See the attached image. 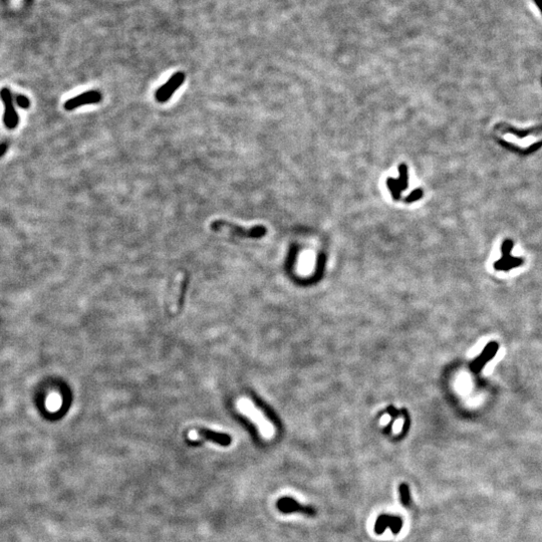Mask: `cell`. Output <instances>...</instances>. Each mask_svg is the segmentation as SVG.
Returning <instances> with one entry per match:
<instances>
[{"instance_id": "3", "label": "cell", "mask_w": 542, "mask_h": 542, "mask_svg": "<svg viewBox=\"0 0 542 542\" xmlns=\"http://www.w3.org/2000/svg\"><path fill=\"white\" fill-rule=\"evenodd\" d=\"M210 228L214 232L225 231L240 238H261L267 232L266 228L261 225H257L252 228H244L222 219L214 220L210 224Z\"/></svg>"}, {"instance_id": "6", "label": "cell", "mask_w": 542, "mask_h": 542, "mask_svg": "<svg viewBox=\"0 0 542 542\" xmlns=\"http://www.w3.org/2000/svg\"><path fill=\"white\" fill-rule=\"evenodd\" d=\"M0 98L4 105V113H3V124L4 126L9 129H15L18 125V115L15 111L13 101H12V94L10 90L6 88L0 90Z\"/></svg>"}, {"instance_id": "16", "label": "cell", "mask_w": 542, "mask_h": 542, "mask_svg": "<svg viewBox=\"0 0 542 542\" xmlns=\"http://www.w3.org/2000/svg\"><path fill=\"white\" fill-rule=\"evenodd\" d=\"M16 103L22 109H29L30 106V100L27 96H24V95H17L16 96Z\"/></svg>"}, {"instance_id": "5", "label": "cell", "mask_w": 542, "mask_h": 542, "mask_svg": "<svg viewBox=\"0 0 542 542\" xmlns=\"http://www.w3.org/2000/svg\"><path fill=\"white\" fill-rule=\"evenodd\" d=\"M102 100H103L102 92H100L98 90H91L85 91L81 94H78L76 96L69 98V100H67L64 103L63 108L66 111H73V110H76V109H78L80 107H83V106L100 104L102 102Z\"/></svg>"}, {"instance_id": "2", "label": "cell", "mask_w": 542, "mask_h": 542, "mask_svg": "<svg viewBox=\"0 0 542 542\" xmlns=\"http://www.w3.org/2000/svg\"><path fill=\"white\" fill-rule=\"evenodd\" d=\"M238 410L248 417L250 420L258 427L260 434L265 439L272 438L274 435V427L271 424L265 416L254 406V404L246 398H242L237 403Z\"/></svg>"}, {"instance_id": "17", "label": "cell", "mask_w": 542, "mask_h": 542, "mask_svg": "<svg viewBox=\"0 0 542 542\" xmlns=\"http://www.w3.org/2000/svg\"><path fill=\"white\" fill-rule=\"evenodd\" d=\"M403 426H404V419L400 418V419H398V420L395 422V424H393V426H392L393 434L401 433Z\"/></svg>"}, {"instance_id": "8", "label": "cell", "mask_w": 542, "mask_h": 542, "mask_svg": "<svg viewBox=\"0 0 542 542\" xmlns=\"http://www.w3.org/2000/svg\"><path fill=\"white\" fill-rule=\"evenodd\" d=\"M189 439L192 441L197 440H208L221 446H228L231 443V437L227 434L213 432L207 429H200L196 431H191L188 435Z\"/></svg>"}, {"instance_id": "4", "label": "cell", "mask_w": 542, "mask_h": 542, "mask_svg": "<svg viewBox=\"0 0 542 542\" xmlns=\"http://www.w3.org/2000/svg\"><path fill=\"white\" fill-rule=\"evenodd\" d=\"M185 78L186 76L184 72H176L175 75L169 79L167 83H165L155 91V100L160 104L167 103L173 96L176 90L184 84Z\"/></svg>"}, {"instance_id": "13", "label": "cell", "mask_w": 542, "mask_h": 542, "mask_svg": "<svg viewBox=\"0 0 542 542\" xmlns=\"http://www.w3.org/2000/svg\"><path fill=\"white\" fill-rule=\"evenodd\" d=\"M399 171H400V178L398 179L399 183H400V187H401V190L402 191H405L407 190L408 188V185H409V175H408V167L406 164H401L400 167H399Z\"/></svg>"}, {"instance_id": "14", "label": "cell", "mask_w": 542, "mask_h": 542, "mask_svg": "<svg viewBox=\"0 0 542 542\" xmlns=\"http://www.w3.org/2000/svg\"><path fill=\"white\" fill-rule=\"evenodd\" d=\"M400 494H401L400 496H401V501H402L403 505L408 506L409 502H410V491H409V487H408L407 484H401Z\"/></svg>"}, {"instance_id": "7", "label": "cell", "mask_w": 542, "mask_h": 542, "mask_svg": "<svg viewBox=\"0 0 542 542\" xmlns=\"http://www.w3.org/2000/svg\"><path fill=\"white\" fill-rule=\"evenodd\" d=\"M512 249H513V242L511 240L504 241V243L501 246L502 257L498 259L494 264V267L496 270L508 271L514 267H518L522 265L523 259L513 257L511 255Z\"/></svg>"}, {"instance_id": "20", "label": "cell", "mask_w": 542, "mask_h": 542, "mask_svg": "<svg viewBox=\"0 0 542 542\" xmlns=\"http://www.w3.org/2000/svg\"><path fill=\"white\" fill-rule=\"evenodd\" d=\"M534 1H535L537 7L540 9V11L542 13V0H534Z\"/></svg>"}, {"instance_id": "10", "label": "cell", "mask_w": 542, "mask_h": 542, "mask_svg": "<svg viewBox=\"0 0 542 542\" xmlns=\"http://www.w3.org/2000/svg\"><path fill=\"white\" fill-rule=\"evenodd\" d=\"M403 521L399 517H393L389 515H382L379 517V519L376 522L375 531L377 534H382L386 528L391 527L392 533H399L402 529Z\"/></svg>"}, {"instance_id": "12", "label": "cell", "mask_w": 542, "mask_h": 542, "mask_svg": "<svg viewBox=\"0 0 542 542\" xmlns=\"http://www.w3.org/2000/svg\"><path fill=\"white\" fill-rule=\"evenodd\" d=\"M387 186L388 188L390 189L391 193V196L392 198L395 200H399L401 198V187H400V183L398 181V179H392V178H388L387 180Z\"/></svg>"}, {"instance_id": "21", "label": "cell", "mask_w": 542, "mask_h": 542, "mask_svg": "<svg viewBox=\"0 0 542 542\" xmlns=\"http://www.w3.org/2000/svg\"><path fill=\"white\" fill-rule=\"evenodd\" d=\"M15 1H16V2H20V1H22V0H15Z\"/></svg>"}, {"instance_id": "11", "label": "cell", "mask_w": 542, "mask_h": 542, "mask_svg": "<svg viewBox=\"0 0 542 542\" xmlns=\"http://www.w3.org/2000/svg\"><path fill=\"white\" fill-rule=\"evenodd\" d=\"M277 508L283 512V513H292V512H300L306 515H314L315 510L308 506L301 505L298 501H295L291 498H282L277 502Z\"/></svg>"}, {"instance_id": "18", "label": "cell", "mask_w": 542, "mask_h": 542, "mask_svg": "<svg viewBox=\"0 0 542 542\" xmlns=\"http://www.w3.org/2000/svg\"><path fill=\"white\" fill-rule=\"evenodd\" d=\"M7 149H8L7 142H3L0 144V158H1L3 155H5V153L7 152Z\"/></svg>"}, {"instance_id": "1", "label": "cell", "mask_w": 542, "mask_h": 542, "mask_svg": "<svg viewBox=\"0 0 542 542\" xmlns=\"http://www.w3.org/2000/svg\"><path fill=\"white\" fill-rule=\"evenodd\" d=\"M497 139L509 144L515 148H521L522 150H527L532 148L535 144L542 141V128H537L529 131H517L511 127L505 125L498 126L494 130Z\"/></svg>"}, {"instance_id": "9", "label": "cell", "mask_w": 542, "mask_h": 542, "mask_svg": "<svg viewBox=\"0 0 542 542\" xmlns=\"http://www.w3.org/2000/svg\"><path fill=\"white\" fill-rule=\"evenodd\" d=\"M499 350V344L496 341H490L484 348L482 353L471 362L470 369L474 374H479L484 366L493 359Z\"/></svg>"}, {"instance_id": "19", "label": "cell", "mask_w": 542, "mask_h": 542, "mask_svg": "<svg viewBox=\"0 0 542 542\" xmlns=\"http://www.w3.org/2000/svg\"><path fill=\"white\" fill-rule=\"evenodd\" d=\"M391 420V417L389 415H384L381 419V424L382 425H387Z\"/></svg>"}, {"instance_id": "15", "label": "cell", "mask_w": 542, "mask_h": 542, "mask_svg": "<svg viewBox=\"0 0 542 542\" xmlns=\"http://www.w3.org/2000/svg\"><path fill=\"white\" fill-rule=\"evenodd\" d=\"M422 196H423V190L422 189H417L407 197V198L405 199V202L406 203H413L415 201H418L419 199H421Z\"/></svg>"}]
</instances>
